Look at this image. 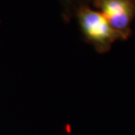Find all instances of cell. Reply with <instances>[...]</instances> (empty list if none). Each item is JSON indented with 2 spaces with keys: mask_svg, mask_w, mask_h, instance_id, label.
<instances>
[{
  "mask_svg": "<svg viewBox=\"0 0 135 135\" xmlns=\"http://www.w3.org/2000/svg\"><path fill=\"white\" fill-rule=\"evenodd\" d=\"M75 13L85 38L94 45L98 51H107L114 41L121 38L99 11L91 9L88 5H83Z\"/></svg>",
  "mask_w": 135,
  "mask_h": 135,
  "instance_id": "1",
  "label": "cell"
},
{
  "mask_svg": "<svg viewBox=\"0 0 135 135\" xmlns=\"http://www.w3.org/2000/svg\"><path fill=\"white\" fill-rule=\"evenodd\" d=\"M93 3L107 20L126 12H135L131 0H93Z\"/></svg>",
  "mask_w": 135,
  "mask_h": 135,
  "instance_id": "2",
  "label": "cell"
},
{
  "mask_svg": "<svg viewBox=\"0 0 135 135\" xmlns=\"http://www.w3.org/2000/svg\"><path fill=\"white\" fill-rule=\"evenodd\" d=\"M91 1L93 2V0H59L67 15H71V12H76L79 7L87 5V3Z\"/></svg>",
  "mask_w": 135,
  "mask_h": 135,
  "instance_id": "3",
  "label": "cell"
},
{
  "mask_svg": "<svg viewBox=\"0 0 135 135\" xmlns=\"http://www.w3.org/2000/svg\"><path fill=\"white\" fill-rule=\"evenodd\" d=\"M131 1H132V3H133V4L134 7H135V0H131Z\"/></svg>",
  "mask_w": 135,
  "mask_h": 135,
  "instance_id": "4",
  "label": "cell"
}]
</instances>
